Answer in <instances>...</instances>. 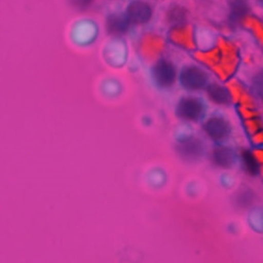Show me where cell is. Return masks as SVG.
Masks as SVG:
<instances>
[{
  "label": "cell",
  "instance_id": "6da1fadb",
  "mask_svg": "<svg viewBox=\"0 0 263 263\" xmlns=\"http://www.w3.org/2000/svg\"><path fill=\"white\" fill-rule=\"evenodd\" d=\"M193 58L223 82L233 78L240 65L238 46L224 36H219L212 47L194 50Z\"/></svg>",
  "mask_w": 263,
  "mask_h": 263
},
{
  "label": "cell",
  "instance_id": "7a4b0ae2",
  "mask_svg": "<svg viewBox=\"0 0 263 263\" xmlns=\"http://www.w3.org/2000/svg\"><path fill=\"white\" fill-rule=\"evenodd\" d=\"M178 80L181 86L189 91H197L205 89L210 83V77L206 71L197 65H184L178 75Z\"/></svg>",
  "mask_w": 263,
  "mask_h": 263
},
{
  "label": "cell",
  "instance_id": "3957f363",
  "mask_svg": "<svg viewBox=\"0 0 263 263\" xmlns=\"http://www.w3.org/2000/svg\"><path fill=\"white\" fill-rule=\"evenodd\" d=\"M206 114V105L198 97L184 96L176 106V115L185 121L199 122Z\"/></svg>",
  "mask_w": 263,
  "mask_h": 263
},
{
  "label": "cell",
  "instance_id": "277c9868",
  "mask_svg": "<svg viewBox=\"0 0 263 263\" xmlns=\"http://www.w3.org/2000/svg\"><path fill=\"white\" fill-rule=\"evenodd\" d=\"M167 40L173 45L182 49L193 51L197 49L194 28L187 23L171 27L167 31Z\"/></svg>",
  "mask_w": 263,
  "mask_h": 263
},
{
  "label": "cell",
  "instance_id": "5b68a950",
  "mask_svg": "<svg viewBox=\"0 0 263 263\" xmlns=\"http://www.w3.org/2000/svg\"><path fill=\"white\" fill-rule=\"evenodd\" d=\"M151 77L159 88H170L178 79L176 66L171 61L159 58L151 68Z\"/></svg>",
  "mask_w": 263,
  "mask_h": 263
},
{
  "label": "cell",
  "instance_id": "8992f818",
  "mask_svg": "<svg viewBox=\"0 0 263 263\" xmlns=\"http://www.w3.org/2000/svg\"><path fill=\"white\" fill-rule=\"evenodd\" d=\"M202 130L213 142L221 144L230 137L232 128L226 117L216 114L202 123Z\"/></svg>",
  "mask_w": 263,
  "mask_h": 263
},
{
  "label": "cell",
  "instance_id": "52a82bcc",
  "mask_svg": "<svg viewBox=\"0 0 263 263\" xmlns=\"http://www.w3.org/2000/svg\"><path fill=\"white\" fill-rule=\"evenodd\" d=\"M139 52L146 61H157L165 48V40L156 33H146L139 40Z\"/></svg>",
  "mask_w": 263,
  "mask_h": 263
},
{
  "label": "cell",
  "instance_id": "ba28073f",
  "mask_svg": "<svg viewBox=\"0 0 263 263\" xmlns=\"http://www.w3.org/2000/svg\"><path fill=\"white\" fill-rule=\"evenodd\" d=\"M99 34L97 24L87 18L79 20L73 24L70 32V37L76 45L86 46L95 42Z\"/></svg>",
  "mask_w": 263,
  "mask_h": 263
},
{
  "label": "cell",
  "instance_id": "9c48e42d",
  "mask_svg": "<svg viewBox=\"0 0 263 263\" xmlns=\"http://www.w3.org/2000/svg\"><path fill=\"white\" fill-rule=\"evenodd\" d=\"M225 86L230 95L231 102L236 106H242L248 108H257L256 101L253 95L249 91L247 86L235 78H231L225 82Z\"/></svg>",
  "mask_w": 263,
  "mask_h": 263
},
{
  "label": "cell",
  "instance_id": "30bf717a",
  "mask_svg": "<svg viewBox=\"0 0 263 263\" xmlns=\"http://www.w3.org/2000/svg\"><path fill=\"white\" fill-rule=\"evenodd\" d=\"M125 14L132 26H141L151 20L153 9L151 5L144 0H133L127 4Z\"/></svg>",
  "mask_w": 263,
  "mask_h": 263
},
{
  "label": "cell",
  "instance_id": "8fae6325",
  "mask_svg": "<svg viewBox=\"0 0 263 263\" xmlns=\"http://www.w3.org/2000/svg\"><path fill=\"white\" fill-rule=\"evenodd\" d=\"M103 55L105 61L112 67H121L126 61V44L119 37H114L105 45Z\"/></svg>",
  "mask_w": 263,
  "mask_h": 263
},
{
  "label": "cell",
  "instance_id": "7c38bea8",
  "mask_svg": "<svg viewBox=\"0 0 263 263\" xmlns=\"http://www.w3.org/2000/svg\"><path fill=\"white\" fill-rule=\"evenodd\" d=\"M177 151L179 155L188 161H195L202 157L204 146L197 138H188L178 144Z\"/></svg>",
  "mask_w": 263,
  "mask_h": 263
},
{
  "label": "cell",
  "instance_id": "4fadbf2b",
  "mask_svg": "<svg viewBox=\"0 0 263 263\" xmlns=\"http://www.w3.org/2000/svg\"><path fill=\"white\" fill-rule=\"evenodd\" d=\"M211 160L217 167L231 168L236 162V154L231 148L218 145L212 150Z\"/></svg>",
  "mask_w": 263,
  "mask_h": 263
},
{
  "label": "cell",
  "instance_id": "5bb4252c",
  "mask_svg": "<svg viewBox=\"0 0 263 263\" xmlns=\"http://www.w3.org/2000/svg\"><path fill=\"white\" fill-rule=\"evenodd\" d=\"M130 26L125 12H114L110 14L106 21V29L108 33L114 37L124 35L129 30Z\"/></svg>",
  "mask_w": 263,
  "mask_h": 263
},
{
  "label": "cell",
  "instance_id": "9a60e30c",
  "mask_svg": "<svg viewBox=\"0 0 263 263\" xmlns=\"http://www.w3.org/2000/svg\"><path fill=\"white\" fill-rule=\"evenodd\" d=\"M205 92L209 100L216 105L229 106L232 103L226 86L220 83L210 82L205 87Z\"/></svg>",
  "mask_w": 263,
  "mask_h": 263
},
{
  "label": "cell",
  "instance_id": "2e32d148",
  "mask_svg": "<svg viewBox=\"0 0 263 263\" xmlns=\"http://www.w3.org/2000/svg\"><path fill=\"white\" fill-rule=\"evenodd\" d=\"M241 26L251 32L253 37L263 48V22L255 15L247 14L241 22Z\"/></svg>",
  "mask_w": 263,
  "mask_h": 263
},
{
  "label": "cell",
  "instance_id": "e0dca14e",
  "mask_svg": "<svg viewBox=\"0 0 263 263\" xmlns=\"http://www.w3.org/2000/svg\"><path fill=\"white\" fill-rule=\"evenodd\" d=\"M188 11L187 9L179 4L171 5L165 12V21L166 23L173 27L187 23Z\"/></svg>",
  "mask_w": 263,
  "mask_h": 263
},
{
  "label": "cell",
  "instance_id": "ac0fdd59",
  "mask_svg": "<svg viewBox=\"0 0 263 263\" xmlns=\"http://www.w3.org/2000/svg\"><path fill=\"white\" fill-rule=\"evenodd\" d=\"M248 5L245 0H232L230 5V22L232 26H241V22L248 13Z\"/></svg>",
  "mask_w": 263,
  "mask_h": 263
},
{
  "label": "cell",
  "instance_id": "d6986e66",
  "mask_svg": "<svg viewBox=\"0 0 263 263\" xmlns=\"http://www.w3.org/2000/svg\"><path fill=\"white\" fill-rule=\"evenodd\" d=\"M240 160L242 170L251 177H256L259 175V164L254 159L251 150L243 148L240 151Z\"/></svg>",
  "mask_w": 263,
  "mask_h": 263
},
{
  "label": "cell",
  "instance_id": "ffe728a7",
  "mask_svg": "<svg viewBox=\"0 0 263 263\" xmlns=\"http://www.w3.org/2000/svg\"><path fill=\"white\" fill-rule=\"evenodd\" d=\"M242 126L246 132V134L251 137L254 134L258 133L259 130L263 129V119L260 117L248 119V120H242Z\"/></svg>",
  "mask_w": 263,
  "mask_h": 263
},
{
  "label": "cell",
  "instance_id": "44dd1931",
  "mask_svg": "<svg viewBox=\"0 0 263 263\" xmlns=\"http://www.w3.org/2000/svg\"><path fill=\"white\" fill-rule=\"evenodd\" d=\"M236 112L241 120H248L261 116V112L257 108H248L242 106H236Z\"/></svg>",
  "mask_w": 263,
  "mask_h": 263
},
{
  "label": "cell",
  "instance_id": "7402d4cb",
  "mask_svg": "<svg viewBox=\"0 0 263 263\" xmlns=\"http://www.w3.org/2000/svg\"><path fill=\"white\" fill-rule=\"evenodd\" d=\"M252 87L256 95L263 101V70L257 72L252 78Z\"/></svg>",
  "mask_w": 263,
  "mask_h": 263
},
{
  "label": "cell",
  "instance_id": "603a6c76",
  "mask_svg": "<svg viewBox=\"0 0 263 263\" xmlns=\"http://www.w3.org/2000/svg\"><path fill=\"white\" fill-rule=\"evenodd\" d=\"M251 153H252L254 159L256 160V162L259 165H262L263 164V146L255 147V148L251 149Z\"/></svg>",
  "mask_w": 263,
  "mask_h": 263
},
{
  "label": "cell",
  "instance_id": "cb8c5ba5",
  "mask_svg": "<svg viewBox=\"0 0 263 263\" xmlns=\"http://www.w3.org/2000/svg\"><path fill=\"white\" fill-rule=\"evenodd\" d=\"M250 141L256 147L263 146V129L259 130L258 133L254 134L253 136H251L250 137Z\"/></svg>",
  "mask_w": 263,
  "mask_h": 263
},
{
  "label": "cell",
  "instance_id": "d4e9b609",
  "mask_svg": "<svg viewBox=\"0 0 263 263\" xmlns=\"http://www.w3.org/2000/svg\"><path fill=\"white\" fill-rule=\"evenodd\" d=\"M73 2L76 6H78L82 9V8L87 7L89 4H91L92 0H73Z\"/></svg>",
  "mask_w": 263,
  "mask_h": 263
},
{
  "label": "cell",
  "instance_id": "484cf974",
  "mask_svg": "<svg viewBox=\"0 0 263 263\" xmlns=\"http://www.w3.org/2000/svg\"><path fill=\"white\" fill-rule=\"evenodd\" d=\"M259 175H260L261 179L263 180V164L260 165V167H259Z\"/></svg>",
  "mask_w": 263,
  "mask_h": 263
}]
</instances>
